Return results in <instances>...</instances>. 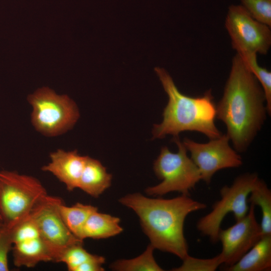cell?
Here are the masks:
<instances>
[{
	"label": "cell",
	"mask_w": 271,
	"mask_h": 271,
	"mask_svg": "<svg viewBox=\"0 0 271 271\" xmlns=\"http://www.w3.org/2000/svg\"><path fill=\"white\" fill-rule=\"evenodd\" d=\"M266 99L255 76L237 53L233 57L223 96L216 105V118L237 153L245 152L266 118Z\"/></svg>",
	"instance_id": "6da1fadb"
},
{
	"label": "cell",
	"mask_w": 271,
	"mask_h": 271,
	"mask_svg": "<svg viewBox=\"0 0 271 271\" xmlns=\"http://www.w3.org/2000/svg\"><path fill=\"white\" fill-rule=\"evenodd\" d=\"M119 202L136 213L155 249L173 254L182 260L189 254L184 232L185 219L190 213L207 207L205 203L183 194L166 199L134 193L120 198Z\"/></svg>",
	"instance_id": "7a4b0ae2"
},
{
	"label": "cell",
	"mask_w": 271,
	"mask_h": 271,
	"mask_svg": "<svg viewBox=\"0 0 271 271\" xmlns=\"http://www.w3.org/2000/svg\"><path fill=\"white\" fill-rule=\"evenodd\" d=\"M155 71L168 96V102L163 110L162 121L154 124L153 139H163L168 134L178 137L185 131L201 132L210 140L222 134L215 123L216 104L210 90L201 96H188L179 90L165 69L156 67Z\"/></svg>",
	"instance_id": "3957f363"
},
{
	"label": "cell",
	"mask_w": 271,
	"mask_h": 271,
	"mask_svg": "<svg viewBox=\"0 0 271 271\" xmlns=\"http://www.w3.org/2000/svg\"><path fill=\"white\" fill-rule=\"evenodd\" d=\"M32 107L31 122L41 134L49 138L71 130L80 117L79 108L67 95L57 94L48 87L37 89L28 95Z\"/></svg>",
	"instance_id": "277c9868"
},
{
	"label": "cell",
	"mask_w": 271,
	"mask_h": 271,
	"mask_svg": "<svg viewBox=\"0 0 271 271\" xmlns=\"http://www.w3.org/2000/svg\"><path fill=\"white\" fill-rule=\"evenodd\" d=\"M178 148L177 153H172L163 147L154 163L156 176L162 180L159 184L148 187L146 193L150 196H163L172 192L189 195L190 191L201 180L200 171L187 155V150L178 137L173 138Z\"/></svg>",
	"instance_id": "5b68a950"
},
{
	"label": "cell",
	"mask_w": 271,
	"mask_h": 271,
	"mask_svg": "<svg viewBox=\"0 0 271 271\" xmlns=\"http://www.w3.org/2000/svg\"><path fill=\"white\" fill-rule=\"evenodd\" d=\"M48 195L36 177L16 171H0V215L2 223L14 224L27 217L35 205Z\"/></svg>",
	"instance_id": "8992f818"
},
{
	"label": "cell",
	"mask_w": 271,
	"mask_h": 271,
	"mask_svg": "<svg viewBox=\"0 0 271 271\" xmlns=\"http://www.w3.org/2000/svg\"><path fill=\"white\" fill-rule=\"evenodd\" d=\"M256 173H246L237 176L230 186L220 190L221 198L213 205L212 210L197 222V230L213 243L218 241V234L224 218L229 213L237 221L248 212V197L259 180Z\"/></svg>",
	"instance_id": "52a82bcc"
},
{
	"label": "cell",
	"mask_w": 271,
	"mask_h": 271,
	"mask_svg": "<svg viewBox=\"0 0 271 271\" xmlns=\"http://www.w3.org/2000/svg\"><path fill=\"white\" fill-rule=\"evenodd\" d=\"M62 200L47 195L35 205L30 216L36 223L40 237L54 262H59L63 251L71 245L83 241L76 237L64 223L59 212Z\"/></svg>",
	"instance_id": "ba28073f"
},
{
	"label": "cell",
	"mask_w": 271,
	"mask_h": 271,
	"mask_svg": "<svg viewBox=\"0 0 271 271\" xmlns=\"http://www.w3.org/2000/svg\"><path fill=\"white\" fill-rule=\"evenodd\" d=\"M225 27L237 52L267 53L271 46L270 27L253 19L242 6L229 7Z\"/></svg>",
	"instance_id": "9c48e42d"
},
{
	"label": "cell",
	"mask_w": 271,
	"mask_h": 271,
	"mask_svg": "<svg viewBox=\"0 0 271 271\" xmlns=\"http://www.w3.org/2000/svg\"><path fill=\"white\" fill-rule=\"evenodd\" d=\"M226 134L210 140L206 143L196 142L189 138L182 143L191 154L190 158L198 167L201 180L209 185L214 175L218 171L240 167L242 159L229 145Z\"/></svg>",
	"instance_id": "30bf717a"
},
{
	"label": "cell",
	"mask_w": 271,
	"mask_h": 271,
	"mask_svg": "<svg viewBox=\"0 0 271 271\" xmlns=\"http://www.w3.org/2000/svg\"><path fill=\"white\" fill-rule=\"evenodd\" d=\"M255 206L250 204L246 215L226 229H220L218 241L222 244L220 253L224 267L232 265L262 236L260 224L255 215Z\"/></svg>",
	"instance_id": "8fae6325"
},
{
	"label": "cell",
	"mask_w": 271,
	"mask_h": 271,
	"mask_svg": "<svg viewBox=\"0 0 271 271\" xmlns=\"http://www.w3.org/2000/svg\"><path fill=\"white\" fill-rule=\"evenodd\" d=\"M87 156L80 155L77 150L58 149L50 153V162L41 170L52 174L67 190L72 191L78 188Z\"/></svg>",
	"instance_id": "7c38bea8"
},
{
	"label": "cell",
	"mask_w": 271,
	"mask_h": 271,
	"mask_svg": "<svg viewBox=\"0 0 271 271\" xmlns=\"http://www.w3.org/2000/svg\"><path fill=\"white\" fill-rule=\"evenodd\" d=\"M227 271H266L271 269V235L262 236L235 263L224 267Z\"/></svg>",
	"instance_id": "4fadbf2b"
},
{
	"label": "cell",
	"mask_w": 271,
	"mask_h": 271,
	"mask_svg": "<svg viewBox=\"0 0 271 271\" xmlns=\"http://www.w3.org/2000/svg\"><path fill=\"white\" fill-rule=\"evenodd\" d=\"M112 175L98 160L87 156L78 188L97 198L111 185Z\"/></svg>",
	"instance_id": "5bb4252c"
},
{
	"label": "cell",
	"mask_w": 271,
	"mask_h": 271,
	"mask_svg": "<svg viewBox=\"0 0 271 271\" xmlns=\"http://www.w3.org/2000/svg\"><path fill=\"white\" fill-rule=\"evenodd\" d=\"M12 250L13 263L17 267H33L41 262L53 261L40 237L15 243Z\"/></svg>",
	"instance_id": "9a60e30c"
},
{
	"label": "cell",
	"mask_w": 271,
	"mask_h": 271,
	"mask_svg": "<svg viewBox=\"0 0 271 271\" xmlns=\"http://www.w3.org/2000/svg\"><path fill=\"white\" fill-rule=\"evenodd\" d=\"M119 223V218L99 212L97 209L86 221L82 231L81 239H104L116 236L123 230Z\"/></svg>",
	"instance_id": "2e32d148"
},
{
	"label": "cell",
	"mask_w": 271,
	"mask_h": 271,
	"mask_svg": "<svg viewBox=\"0 0 271 271\" xmlns=\"http://www.w3.org/2000/svg\"><path fill=\"white\" fill-rule=\"evenodd\" d=\"M97 209V207L91 205L79 202L67 206L62 202L59 206L60 215L66 226L76 237L81 240H82V231L86 221L89 215Z\"/></svg>",
	"instance_id": "e0dca14e"
},
{
	"label": "cell",
	"mask_w": 271,
	"mask_h": 271,
	"mask_svg": "<svg viewBox=\"0 0 271 271\" xmlns=\"http://www.w3.org/2000/svg\"><path fill=\"white\" fill-rule=\"evenodd\" d=\"M247 201L258 206L261 213L260 224L262 236L271 235V191L260 178L250 192Z\"/></svg>",
	"instance_id": "ac0fdd59"
},
{
	"label": "cell",
	"mask_w": 271,
	"mask_h": 271,
	"mask_svg": "<svg viewBox=\"0 0 271 271\" xmlns=\"http://www.w3.org/2000/svg\"><path fill=\"white\" fill-rule=\"evenodd\" d=\"M155 248L149 244L145 251L138 257L129 259H120L113 262L111 269L118 271H162L153 255Z\"/></svg>",
	"instance_id": "d6986e66"
},
{
	"label": "cell",
	"mask_w": 271,
	"mask_h": 271,
	"mask_svg": "<svg viewBox=\"0 0 271 271\" xmlns=\"http://www.w3.org/2000/svg\"><path fill=\"white\" fill-rule=\"evenodd\" d=\"M242 58L246 66L260 84L266 99L267 114L271 113V72L259 66L257 61V54L248 52H237Z\"/></svg>",
	"instance_id": "ffe728a7"
},
{
	"label": "cell",
	"mask_w": 271,
	"mask_h": 271,
	"mask_svg": "<svg viewBox=\"0 0 271 271\" xmlns=\"http://www.w3.org/2000/svg\"><path fill=\"white\" fill-rule=\"evenodd\" d=\"M83 242L79 241L68 247L60 258L59 262L64 263L69 271H75L80 265L95 255L90 253L84 249Z\"/></svg>",
	"instance_id": "44dd1931"
},
{
	"label": "cell",
	"mask_w": 271,
	"mask_h": 271,
	"mask_svg": "<svg viewBox=\"0 0 271 271\" xmlns=\"http://www.w3.org/2000/svg\"><path fill=\"white\" fill-rule=\"evenodd\" d=\"M179 267L173 268L175 271H214L223 264L220 253L210 258H199L189 254L183 260Z\"/></svg>",
	"instance_id": "7402d4cb"
},
{
	"label": "cell",
	"mask_w": 271,
	"mask_h": 271,
	"mask_svg": "<svg viewBox=\"0 0 271 271\" xmlns=\"http://www.w3.org/2000/svg\"><path fill=\"white\" fill-rule=\"evenodd\" d=\"M255 20L271 27V0H240Z\"/></svg>",
	"instance_id": "603a6c76"
},
{
	"label": "cell",
	"mask_w": 271,
	"mask_h": 271,
	"mask_svg": "<svg viewBox=\"0 0 271 271\" xmlns=\"http://www.w3.org/2000/svg\"><path fill=\"white\" fill-rule=\"evenodd\" d=\"M13 242L10 226L0 223V271H8V254Z\"/></svg>",
	"instance_id": "cb8c5ba5"
},
{
	"label": "cell",
	"mask_w": 271,
	"mask_h": 271,
	"mask_svg": "<svg viewBox=\"0 0 271 271\" xmlns=\"http://www.w3.org/2000/svg\"><path fill=\"white\" fill-rule=\"evenodd\" d=\"M105 261L103 256L95 255L93 258L80 265L75 271H103L104 269L102 265Z\"/></svg>",
	"instance_id": "d4e9b609"
},
{
	"label": "cell",
	"mask_w": 271,
	"mask_h": 271,
	"mask_svg": "<svg viewBox=\"0 0 271 271\" xmlns=\"http://www.w3.org/2000/svg\"><path fill=\"white\" fill-rule=\"evenodd\" d=\"M0 222H2V219L1 215H0Z\"/></svg>",
	"instance_id": "484cf974"
},
{
	"label": "cell",
	"mask_w": 271,
	"mask_h": 271,
	"mask_svg": "<svg viewBox=\"0 0 271 271\" xmlns=\"http://www.w3.org/2000/svg\"><path fill=\"white\" fill-rule=\"evenodd\" d=\"M0 223H2V222H0Z\"/></svg>",
	"instance_id": "4316f807"
}]
</instances>
